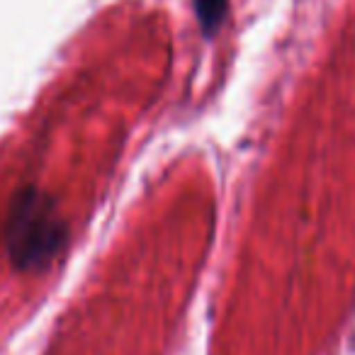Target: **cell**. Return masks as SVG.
Returning <instances> with one entry per match:
<instances>
[{
	"label": "cell",
	"mask_w": 355,
	"mask_h": 355,
	"mask_svg": "<svg viewBox=\"0 0 355 355\" xmlns=\"http://www.w3.org/2000/svg\"><path fill=\"white\" fill-rule=\"evenodd\" d=\"M66 241V224L56 214L51 198L37 188L15 195L6 222V246L12 263L22 270L46 266Z\"/></svg>",
	"instance_id": "1"
},
{
	"label": "cell",
	"mask_w": 355,
	"mask_h": 355,
	"mask_svg": "<svg viewBox=\"0 0 355 355\" xmlns=\"http://www.w3.org/2000/svg\"><path fill=\"white\" fill-rule=\"evenodd\" d=\"M229 0H195V12H198L200 27L205 35H214L227 15Z\"/></svg>",
	"instance_id": "2"
}]
</instances>
